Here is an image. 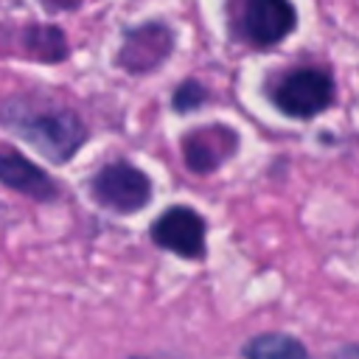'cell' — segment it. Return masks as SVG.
Segmentation results:
<instances>
[{
	"label": "cell",
	"instance_id": "1",
	"mask_svg": "<svg viewBox=\"0 0 359 359\" xmlns=\"http://www.w3.org/2000/svg\"><path fill=\"white\" fill-rule=\"evenodd\" d=\"M0 121L53 163L70 160L87 140L84 121L73 109L53 104L31 107V101L11 98L0 109Z\"/></svg>",
	"mask_w": 359,
	"mask_h": 359
},
{
	"label": "cell",
	"instance_id": "11",
	"mask_svg": "<svg viewBox=\"0 0 359 359\" xmlns=\"http://www.w3.org/2000/svg\"><path fill=\"white\" fill-rule=\"evenodd\" d=\"M208 98V93H205V87L199 84V81H182L180 87H177V93H174V109L177 112H194L196 107H202V101Z\"/></svg>",
	"mask_w": 359,
	"mask_h": 359
},
{
	"label": "cell",
	"instance_id": "13",
	"mask_svg": "<svg viewBox=\"0 0 359 359\" xmlns=\"http://www.w3.org/2000/svg\"><path fill=\"white\" fill-rule=\"evenodd\" d=\"M42 3H48L50 8H73V6H79V0H42Z\"/></svg>",
	"mask_w": 359,
	"mask_h": 359
},
{
	"label": "cell",
	"instance_id": "12",
	"mask_svg": "<svg viewBox=\"0 0 359 359\" xmlns=\"http://www.w3.org/2000/svg\"><path fill=\"white\" fill-rule=\"evenodd\" d=\"M331 359H359V351H356V345H345V348L337 351Z\"/></svg>",
	"mask_w": 359,
	"mask_h": 359
},
{
	"label": "cell",
	"instance_id": "9",
	"mask_svg": "<svg viewBox=\"0 0 359 359\" xmlns=\"http://www.w3.org/2000/svg\"><path fill=\"white\" fill-rule=\"evenodd\" d=\"M22 50L42 62H59L67 56V42L59 28L50 25H31L22 31Z\"/></svg>",
	"mask_w": 359,
	"mask_h": 359
},
{
	"label": "cell",
	"instance_id": "2",
	"mask_svg": "<svg viewBox=\"0 0 359 359\" xmlns=\"http://www.w3.org/2000/svg\"><path fill=\"white\" fill-rule=\"evenodd\" d=\"M275 104L283 115L314 118V115H320L323 109H328L334 104V79L325 70L300 67L278 84Z\"/></svg>",
	"mask_w": 359,
	"mask_h": 359
},
{
	"label": "cell",
	"instance_id": "6",
	"mask_svg": "<svg viewBox=\"0 0 359 359\" xmlns=\"http://www.w3.org/2000/svg\"><path fill=\"white\" fill-rule=\"evenodd\" d=\"M174 48V34L163 22H149L126 34L118 62L129 73H149L160 67Z\"/></svg>",
	"mask_w": 359,
	"mask_h": 359
},
{
	"label": "cell",
	"instance_id": "10",
	"mask_svg": "<svg viewBox=\"0 0 359 359\" xmlns=\"http://www.w3.org/2000/svg\"><path fill=\"white\" fill-rule=\"evenodd\" d=\"M244 359H309V353L294 337L261 334L244 348Z\"/></svg>",
	"mask_w": 359,
	"mask_h": 359
},
{
	"label": "cell",
	"instance_id": "5",
	"mask_svg": "<svg viewBox=\"0 0 359 359\" xmlns=\"http://www.w3.org/2000/svg\"><path fill=\"white\" fill-rule=\"evenodd\" d=\"M151 238L168 252H177L182 258H199L205 252V219L185 205L168 208L151 224Z\"/></svg>",
	"mask_w": 359,
	"mask_h": 359
},
{
	"label": "cell",
	"instance_id": "3",
	"mask_svg": "<svg viewBox=\"0 0 359 359\" xmlns=\"http://www.w3.org/2000/svg\"><path fill=\"white\" fill-rule=\"evenodd\" d=\"M95 199L118 213H135L149 205L151 199V182L149 177L129 165V163H109L104 165L93 180Z\"/></svg>",
	"mask_w": 359,
	"mask_h": 359
},
{
	"label": "cell",
	"instance_id": "4",
	"mask_svg": "<svg viewBox=\"0 0 359 359\" xmlns=\"http://www.w3.org/2000/svg\"><path fill=\"white\" fill-rule=\"evenodd\" d=\"M297 25V11L289 0H241L238 28L255 45H278Z\"/></svg>",
	"mask_w": 359,
	"mask_h": 359
},
{
	"label": "cell",
	"instance_id": "7",
	"mask_svg": "<svg viewBox=\"0 0 359 359\" xmlns=\"http://www.w3.org/2000/svg\"><path fill=\"white\" fill-rule=\"evenodd\" d=\"M238 146V137L233 129L210 123L202 129H194L185 140H182V151H185V163L191 171L208 174L213 168H219Z\"/></svg>",
	"mask_w": 359,
	"mask_h": 359
},
{
	"label": "cell",
	"instance_id": "8",
	"mask_svg": "<svg viewBox=\"0 0 359 359\" xmlns=\"http://www.w3.org/2000/svg\"><path fill=\"white\" fill-rule=\"evenodd\" d=\"M0 182L36 202H50L59 194L56 182L36 163L17 154L14 149H0Z\"/></svg>",
	"mask_w": 359,
	"mask_h": 359
}]
</instances>
